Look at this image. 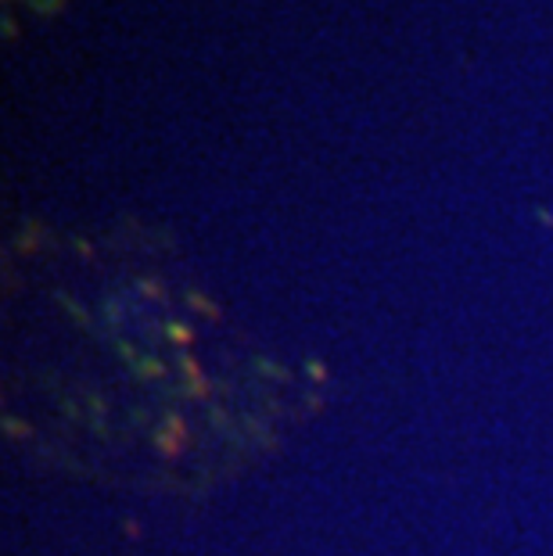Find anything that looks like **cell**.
Here are the masks:
<instances>
[{
	"instance_id": "1",
	"label": "cell",
	"mask_w": 553,
	"mask_h": 556,
	"mask_svg": "<svg viewBox=\"0 0 553 556\" xmlns=\"http://www.w3.org/2000/svg\"><path fill=\"white\" fill-rule=\"evenodd\" d=\"M33 11H40V15H58V11L65 8V0H29Z\"/></svg>"
}]
</instances>
